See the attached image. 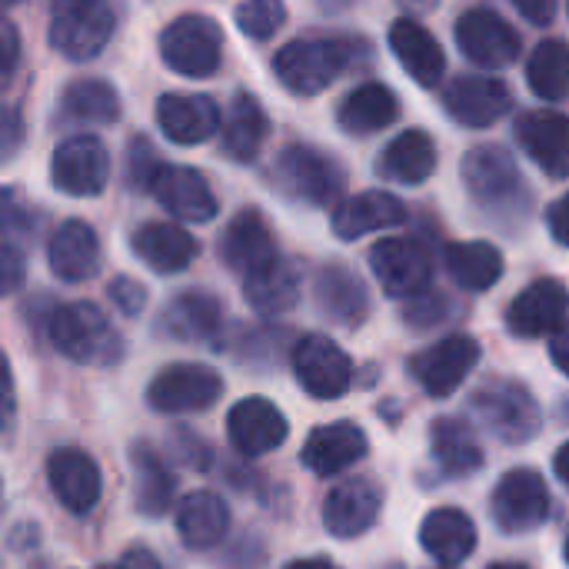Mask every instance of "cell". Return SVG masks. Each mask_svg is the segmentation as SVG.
I'll return each instance as SVG.
<instances>
[{
  "mask_svg": "<svg viewBox=\"0 0 569 569\" xmlns=\"http://www.w3.org/2000/svg\"><path fill=\"white\" fill-rule=\"evenodd\" d=\"M370 57V43L360 37H300L277 50L273 73L280 87L300 97L323 93L337 77L360 67Z\"/></svg>",
  "mask_w": 569,
  "mask_h": 569,
  "instance_id": "1",
  "label": "cell"
},
{
  "mask_svg": "<svg viewBox=\"0 0 569 569\" xmlns=\"http://www.w3.org/2000/svg\"><path fill=\"white\" fill-rule=\"evenodd\" d=\"M47 337L60 357L80 367H117L123 360V337L93 303H60L47 320Z\"/></svg>",
  "mask_w": 569,
  "mask_h": 569,
  "instance_id": "2",
  "label": "cell"
},
{
  "mask_svg": "<svg viewBox=\"0 0 569 569\" xmlns=\"http://www.w3.org/2000/svg\"><path fill=\"white\" fill-rule=\"evenodd\" d=\"M113 30L117 10L110 0H50V47L73 63L100 57L113 40Z\"/></svg>",
  "mask_w": 569,
  "mask_h": 569,
  "instance_id": "3",
  "label": "cell"
},
{
  "mask_svg": "<svg viewBox=\"0 0 569 569\" xmlns=\"http://www.w3.org/2000/svg\"><path fill=\"white\" fill-rule=\"evenodd\" d=\"M273 177L287 197L303 200L310 207H337L347 187L343 167L330 153L307 143H293L280 150Z\"/></svg>",
  "mask_w": 569,
  "mask_h": 569,
  "instance_id": "4",
  "label": "cell"
},
{
  "mask_svg": "<svg viewBox=\"0 0 569 569\" xmlns=\"http://www.w3.org/2000/svg\"><path fill=\"white\" fill-rule=\"evenodd\" d=\"M160 57L180 77H213L223 63V30L207 13H183L160 33Z\"/></svg>",
  "mask_w": 569,
  "mask_h": 569,
  "instance_id": "5",
  "label": "cell"
},
{
  "mask_svg": "<svg viewBox=\"0 0 569 569\" xmlns=\"http://www.w3.org/2000/svg\"><path fill=\"white\" fill-rule=\"evenodd\" d=\"M470 407L497 440L513 443V447L530 443L543 427V413H540V403L533 400V393L510 380L487 383L483 390L473 393Z\"/></svg>",
  "mask_w": 569,
  "mask_h": 569,
  "instance_id": "6",
  "label": "cell"
},
{
  "mask_svg": "<svg viewBox=\"0 0 569 569\" xmlns=\"http://www.w3.org/2000/svg\"><path fill=\"white\" fill-rule=\"evenodd\" d=\"M110 180V153L93 133L67 137L50 157V183L67 197H97Z\"/></svg>",
  "mask_w": 569,
  "mask_h": 569,
  "instance_id": "7",
  "label": "cell"
},
{
  "mask_svg": "<svg viewBox=\"0 0 569 569\" xmlns=\"http://www.w3.org/2000/svg\"><path fill=\"white\" fill-rule=\"evenodd\" d=\"M477 363H480V343L467 333H453V337H443L440 343L420 350L410 360V373L423 387L427 397L443 400L467 383V377L473 373Z\"/></svg>",
  "mask_w": 569,
  "mask_h": 569,
  "instance_id": "8",
  "label": "cell"
},
{
  "mask_svg": "<svg viewBox=\"0 0 569 569\" xmlns=\"http://www.w3.org/2000/svg\"><path fill=\"white\" fill-rule=\"evenodd\" d=\"M370 270L383 293L390 297H420L430 287L433 260L420 240L410 237H387L370 250Z\"/></svg>",
  "mask_w": 569,
  "mask_h": 569,
  "instance_id": "9",
  "label": "cell"
},
{
  "mask_svg": "<svg viewBox=\"0 0 569 569\" xmlns=\"http://www.w3.org/2000/svg\"><path fill=\"white\" fill-rule=\"evenodd\" d=\"M220 393H223V380L213 367L173 363L153 377L147 400L157 413H200L213 407Z\"/></svg>",
  "mask_w": 569,
  "mask_h": 569,
  "instance_id": "10",
  "label": "cell"
},
{
  "mask_svg": "<svg viewBox=\"0 0 569 569\" xmlns=\"http://www.w3.org/2000/svg\"><path fill=\"white\" fill-rule=\"evenodd\" d=\"M457 43H460L463 57L470 63L483 67V70L510 67L520 57V50H523V40L513 30V23H507L490 7H477V10L460 13V20H457Z\"/></svg>",
  "mask_w": 569,
  "mask_h": 569,
  "instance_id": "11",
  "label": "cell"
},
{
  "mask_svg": "<svg viewBox=\"0 0 569 569\" xmlns=\"http://www.w3.org/2000/svg\"><path fill=\"white\" fill-rule=\"evenodd\" d=\"M290 360H293V373L300 387L317 400H340L353 383L350 357L323 333H310L297 340Z\"/></svg>",
  "mask_w": 569,
  "mask_h": 569,
  "instance_id": "12",
  "label": "cell"
},
{
  "mask_svg": "<svg viewBox=\"0 0 569 569\" xmlns=\"http://www.w3.org/2000/svg\"><path fill=\"white\" fill-rule=\"evenodd\" d=\"M493 523L503 533H530L547 523L550 493L537 470H510L490 497Z\"/></svg>",
  "mask_w": 569,
  "mask_h": 569,
  "instance_id": "13",
  "label": "cell"
},
{
  "mask_svg": "<svg viewBox=\"0 0 569 569\" xmlns=\"http://www.w3.org/2000/svg\"><path fill=\"white\" fill-rule=\"evenodd\" d=\"M569 320V290L560 280H533L507 310V327L520 340L537 337H557L567 330Z\"/></svg>",
  "mask_w": 569,
  "mask_h": 569,
  "instance_id": "14",
  "label": "cell"
},
{
  "mask_svg": "<svg viewBox=\"0 0 569 569\" xmlns=\"http://www.w3.org/2000/svg\"><path fill=\"white\" fill-rule=\"evenodd\" d=\"M153 200H160V207L183 220V223H210L220 210L207 177L193 167H173V163H160L150 190Z\"/></svg>",
  "mask_w": 569,
  "mask_h": 569,
  "instance_id": "15",
  "label": "cell"
},
{
  "mask_svg": "<svg viewBox=\"0 0 569 569\" xmlns=\"http://www.w3.org/2000/svg\"><path fill=\"white\" fill-rule=\"evenodd\" d=\"M513 97L510 87L497 77H480V73H463L453 77L443 90V107L447 113L463 123V127H493L497 120L507 117Z\"/></svg>",
  "mask_w": 569,
  "mask_h": 569,
  "instance_id": "16",
  "label": "cell"
},
{
  "mask_svg": "<svg viewBox=\"0 0 569 569\" xmlns=\"http://www.w3.org/2000/svg\"><path fill=\"white\" fill-rule=\"evenodd\" d=\"M460 173H463L470 197L480 203H493V207L510 203L523 190L520 167H517L513 153L500 143H483V147L467 150Z\"/></svg>",
  "mask_w": 569,
  "mask_h": 569,
  "instance_id": "17",
  "label": "cell"
},
{
  "mask_svg": "<svg viewBox=\"0 0 569 569\" xmlns=\"http://www.w3.org/2000/svg\"><path fill=\"white\" fill-rule=\"evenodd\" d=\"M47 483L53 497L60 500V507L80 517L97 507L100 490H103L100 467L93 463L90 453L77 447H60L47 457Z\"/></svg>",
  "mask_w": 569,
  "mask_h": 569,
  "instance_id": "18",
  "label": "cell"
},
{
  "mask_svg": "<svg viewBox=\"0 0 569 569\" xmlns=\"http://www.w3.org/2000/svg\"><path fill=\"white\" fill-rule=\"evenodd\" d=\"M227 433H230L233 450L253 460V457H263V453H273L277 447H283L290 427H287V417L270 400L247 397L230 410Z\"/></svg>",
  "mask_w": 569,
  "mask_h": 569,
  "instance_id": "19",
  "label": "cell"
},
{
  "mask_svg": "<svg viewBox=\"0 0 569 569\" xmlns=\"http://www.w3.org/2000/svg\"><path fill=\"white\" fill-rule=\"evenodd\" d=\"M157 123L170 143L197 147L220 133V110L203 93H163L157 100Z\"/></svg>",
  "mask_w": 569,
  "mask_h": 569,
  "instance_id": "20",
  "label": "cell"
},
{
  "mask_svg": "<svg viewBox=\"0 0 569 569\" xmlns=\"http://www.w3.org/2000/svg\"><path fill=\"white\" fill-rule=\"evenodd\" d=\"M277 257H280V253H277L273 233H270L267 220L260 217V210L247 207V210H240V213L227 223V230H223V237H220V260H223L233 273L250 277V273H257L260 267H267V263L277 260Z\"/></svg>",
  "mask_w": 569,
  "mask_h": 569,
  "instance_id": "21",
  "label": "cell"
},
{
  "mask_svg": "<svg viewBox=\"0 0 569 569\" xmlns=\"http://www.w3.org/2000/svg\"><path fill=\"white\" fill-rule=\"evenodd\" d=\"M517 137L533 163L563 180L569 177V117L560 110H530L517 120Z\"/></svg>",
  "mask_w": 569,
  "mask_h": 569,
  "instance_id": "22",
  "label": "cell"
},
{
  "mask_svg": "<svg viewBox=\"0 0 569 569\" xmlns=\"http://www.w3.org/2000/svg\"><path fill=\"white\" fill-rule=\"evenodd\" d=\"M47 263L63 283H87L100 270L97 230L83 220H63L47 243Z\"/></svg>",
  "mask_w": 569,
  "mask_h": 569,
  "instance_id": "23",
  "label": "cell"
},
{
  "mask_svg": "<svg viewBox=\"0 0 569 569\" xmlns=\"http://www.w3.org/2000/svg\"><path fill=\"white\" fill-rule=\"evenodd\" d=\"M383 497L370 480H347L333 487L323 500V527L340 540L363 537L380 517Z\"/></svg>",
  "mask_w": 569,
  "mask_h": 569,
  "instance_id": "24",
  "label": "cell"
},
{
  "mask_svg": "<svg viewBox=\"0 0 569 569\" xmlns=\"http://www.w3.org/2000/svg\"><path fill=\"white\" fill-rule=\"evenodd\" d=\"M390 50L420 87H437L447 77V53L440 40L410 17H397L390 23Z\"/></svg>",
  "mask_w": 569,
  "mask_h": 569,
  "instance_id": "25",
  "label": "cell"
},
{
  "mask_svg": "<svg viewBox=\"0 0 569 569\" xmlns=\"http://www.w3.org/2000/svg\"><path fill=\"white\" fill-rule=\"evenodd\" d=\"M403 220H407V207L400 203V197L387 190H363L333 207L330 227L340 240H360L367 233L400 227Z\"/></svg>",
  "mask_w": 569,
  "mask_h": 569,
  "instance_id": "26",
  "label": "cell"
},
{
  "mask_svg": "<svg viewBox=\"0 0 569 569\" xmlns=\"http://www.w3.org/2000/svg\"><path fill=\"white\" fill-rule=\"evenodd\" d=\"M370 450L367 433L357 423H327L313 430L303 443V467L317 477H333L343 473L350 463L363 460Z\"/></svg>",
  "mask_w": 569,
  "mask_h": 569,
  "instance_id": "27",
  "label": "cell"
},
{
  "mask_svg": "<svg viewBox=\"0 0 569 569\" xmlns=\"http://www.w3.org/2000/svg\"><path fill=\"white\" fill-rule=\"evenodd\" d=\"M130 247L153 273H180L200 253L197 237H190L177 223H143L133 230Z\"/></svg>",
  "mask_w": 569,
  "mask_h": 569,
  "instance_id": "28",
  "label": "cell"
},
{
  "mask_svg": "<svg viewBox=\"0 0 569 569\" xmlns=\"http://www.w3.org/2000/svg\"><path fill=\"white\" fill-rule=\"evenodd\" d=\"M220 320L223 310L217 297H210L207 290H187L167 303L160 317V330L180 343H207L220 333Z\"/></svg>",
  "mask_w": 569,
  "mask_h": 569,
  "instance_id": "29",
  "label": "cell"
},
{
  "mask_svg": "<svg viewBox=\"0 0 569 569\" xmlns=\"http://www.w3.org/2000/svg\"><path fill=\"white\" fill-rule=\"evenodd\" d=\"M313 290H317L320 310L340 327H360L370 313V293H367L363 280L340 263H327L317 273Z\"/></svg>",
  "mask_w": 569,
  "mask_h": 569,
  "instance_id": "30",
  "label": "cell"
},
{
  "mask_svg": "<svg viewBox=\"0 0 569 569\" xmlns=\"http://www.w3.org/2000/svg\"><path fill=\"white\" fill-rule=\"evenodd\" d=\"M420 547L443 567H457L463 563L473 550H477V527L463 510L453 507H440L433 513H427L423 527H420Z\"/></svg>",
  "mask_w": 569,
  "mask_h": 569,
  "instance_id": "31",
  "label": "cell"
},
{
  "mask_svg": "<svg viewBox=\"0 0 569 569\" xmlns=\"http://www.w3.org/2000/svg\"><path fill=\"white\" fill-rule=\"evenodd\" d=\"M397 117H400L397 93L387 83H377V80L353 87L340 100V110H337L340 127L347 133H353V137H367V133L387 130L390 123H397Z\"/></svg>",
  "mask_w": 569,
  "mask_h": 569,
  "instance_id": "32",
  "label": "cell"
},
{
  "mask_svg": "<svg viewBox=\"0 0 569 569\" xmlns=\"http://www.w3.org/2000/svg\"><path fill=\"white\" fill-rule=\"evenodd\" d=\"M270 133V120L253 93H237L223 127H220V147L237 163H253L263 150V140Z\"/></svg>",
  "mask_w": 569,
  "mask_h": 569,
  "instance_id": "33",
  "label": "cell"
},
{
  "mask_svg": "<svg viewBox=\"0 0 569 569\" xmlns=\"http://www.w3.org/2000/svg\"><path fill=\"white\" fill-rule=\"evenodd\" d=\"M130 467H133V503L143 517H163L173 503L177 480L163 457L150 443L130 447Z\"/></svg>",
  "mask_w": 569,
  "mask_h": 569,
  "instance_id": "34",
  "label": "cell"
},
{
  "mask_svg": "<svg viewBox=\"0 0 569 569\" xmlns=\"http://www.w3.org/2000/svg\"><path fill=\"white\" fill-rule=\"evenodd\" d=\"M243 293H247V303L263 317L287 313L300 300V267L277 257L257 273L243 277Z\"/></svg>",
  "mask_w": 569,
  "mask_h": 569,
  "instance_id": "35",
  "label": "cell"
},
{
  "mask_svg": "<svg viewBox=\"0 0 569 569\" xmlns=\"http://www.w3.org/2000/svg\"><path fill=\"white\" fill-rule=\"evenodd\" d=\"M227 530H230V510L217 493L207 490L190 493L177 510V533L197 553L213 550L227 537Z\"/></svg>",
  "mask_w": 569,
  "mask_h": 569,
  "instance_id": "36",
  "label": "cell"
},
{
  "mask_svg": "<svg viewBox=\"0 0 569 569\" xmlns=\"http://www.w3.org/2000/svg\"><path fill=\"white\" fill-rule=\"evenodd\" d=\"M380 170H383V177H390L397 183H407V187H417V183L430 180L433 170H437V143H433V137L427 130H420V127L403 130L383 150Z\"/></svg>",
  "mask_w": 569,
  "mask_h": 569,
  "instance_id": "37",
  "label": "cell"
},
{
  "mask_svg": "<svg viewBox=\"0 0 569 569\" xmlns=\"http://www.w3.org/2000/svg\"><path fill=\"white\" fill-rule=\"evenodd\" d=\"M447 270L457 287L470 293H483L500 283L503 277V253L483 240H463L447 247Z\"/></svg>",
  "mask_w": 569,
  "mask_h": 569,
  "instance_id": "38",
  "label": "cell"
},
{
  "mask_svg": "<svg viewBox=\"0 0 569 569\" xmlns=\"http://www.w3.org/2000/svg\"><path fill=\"white\" fill-rule=\"evenodd\" d=\"M433 460L447 477H473L483 467V447L477 443L473 430L460 420H437L430 430Z\"/></svg>",
  "mask_w": 569,
  "mask_h": 569,
  "instance_id": "39",
  "label": "cell"
},
{
  "mask_svg": "<svg viewBox=\"0 0 569 569\" xmlns=\"http://www.w3.org/2000/svg\"><path fill=\"white\" fill-rule=\"evenodd\" d=\"M63 113L80 123H113L120 120V93L113 83L97 80V77H80L67 83L63 97Z\"/></svg>",
  "mask_w": 569,
  "mask_h": 569,
  "instance_id": "40",
  "label": "cell"
},
{
  "mask_svg": "<svg viewBox=\"0 0 569 569\" xmlns=\"http://www.w3.org/2000/svg\"><path fill=\"white\" fill-rule=\"evenodd\" d=\"M527 83L540 100L560 103L569 97V43L543 40L533 47L527 63Z\"/></svg>",
  "mask_w": 569,
  "mask_h": 569,
  "instance_id": "41",
  "label": "cell"
},
{
  "mask_svg": "<svg viewBox=\"0 0 569 569\" xmlns=\"http://www.w3.org/2000/svg\"><path fill=\"white\" fill-rule=\"evenodd\" d=\"M233 20L243 37L270 40L287 20V3L283 0H240L233 10Z\"/></svg>",
  "mask_w": 569,
  "mask_h": 569,
  "instance_id": "42",
  "label": "cell"
},
{
  "mask_svg": "<svg viewBox=\"0 0 569 569\" xmlns=\"http://www.w3.org/2000/svg\"><path fill=\"white\" fill-rule=\"evenodd\" d=\"M160 163H163V160L153 153L150 140H143V137H133V140H130V147H127V180H130V187L150 190V183H153Z\"/></svg>",
  "mask_w": 569,
  "mask_h": 569,
  "instance_id": "43",
  "label": "cell"
},
{
  "mask_svg": "<svg viewBox=\"0 0 569 569\" xmlns=\"http://www.w3.org/2000/svg\"><path fill=\"white\" fill-rule=\"evenodd\" d=\"M107 293H110V300L117 303V310H120L123 317H137V313H143V307H147V287L137 283L133 277H117V280H110Z\"/></svg>",
  "mask_w": 569,
  "mask_h": 569,
  "instance_id": "44",
  "label": "cell"
},
{
  "mask_svg": "<svg viewBox=\"0 0 569 569\" xmlns=\"http://www.w3.org/2000/svg\"><path fill=\"white\" fill-rule=\"evenodd\" d=\"M443 317H447V297H440V293H430V297L420 293L407 303V320L413 327H433Z\"/></svg>",
  "mask_w": 569,
  "mask_h": 569,
  "instance_id": "45",
  "label": "cell"
},
{
  "mask_svg": "<svg viewBox=\"0 0 569 569\" xmlns=\"http://www.w3.org/2000/svg\"><path fill=\"white\" fill-rule=\"evenodd\" d=\"M547 227H550V237L557 243L569 247V193H563L557 203H550L547 210Z\"/></svg>",
  "mask_w": 569,
  "mask_h": 569,
  "instance_id": "46",
  "label": "cell"
},
{
  "mask_svg": "<svg viewBox=\"0 0 569 569\" xmlns=\"http://www.w3.org/2000/svg\"><path fill=\"white\" fill-rule=\"evenodd\" d=\"M513 7L530 20V23H537V27H547V23H553V17H557V7H560V0H513Z\"/></svg>",
  "mask_w": 569,
  "mask_h": 569,
  "instance_id": "47",
  "label": "cell"
},
{
  "mask_svg": "<svg viewBox=\"0 0 569 569\" xmlns=\"http://www.w3.org/2000/svg\"><path fill=\"white\" fill-rule=\"evenodd\" d=\"M20 277H23V257H20L17 243L7 240V243H3V290L13 293L17 283H20Z\"/></svg>",
  "mask_w": 569,
  "mask_h": 569,
  "instance_id": "48",
  "label": "cell"
},
{
  "mask_svg": "<svg viewBox=\"0 0 569 569\" xmlns=\"http://www.w3.org/2000/svg\"><path fill=\"white\" fill-rule=\"evenodd\" d=\"M97 569H160V560H157L150 550L133 547V550H127L113 567H97Z\"/></svg>",
  "mask_w": 569,
  "mask_h": 569,
  "instance_id": "49",
  "label": "cell"
},
{
  "mask_svg": "<svg viewBox=\"0 0 569 569\" xmlns=\"http://www.w3.org/2000/svg\"><path fill=\"white\" fill-rule=\"evenodd\" d=\"M17 57H20V37H17V27L7 20L3 23V77L10 80L13 70H17Z\"/></svg>",
  "mask_w": 569,
  "mask_h": 569,
  "instance_id": "50",
  "label": "cell"
},
{
  "mask_svg": "<svg viewBox=\"0 0 569 569\" xmlns=\"http://www.w3.org/2000/svg\"><path fill=\"white\" fill-rule=\"evenodd\" d=\"M550 357H553V367L569 377V330H560L557 337H550Z\"/></svg>",
  "mask_w": 569,
  "mask_h": 569,
  "instance_id": "51",
  "label": "cell"
},
{
  "mask_svg": "<svg viewBox=\"0 0 569 569\" xmlns=\"http://www.w3.org/2000/svg\"><path fill=\"white\" fill-rule=\"evenodd\" d=\"M17 140H20V113L10 107L7 110V123H3V157H13Z\"/></svg>",
  "mask_w": 569,
  "mask_h": 569,
  "instance_id": "52",
  "label": "cell"
},
{
  "mask_svg": "<svg viewBox=\"0 0 569 569\" xmlns=\"http://www.w3.org/2000/svg\"><path fill=\"white\" fill-rule=\"evenodd\" d=\"M553 470H557L560 483H567L569 487V443H563V447L553 453Z\"/></svg>",
  "mask_w": 569,
  "mask_h": 569,
  "instance_id": "53",
  "label": "cell"
},
{
  "mask_svg": "<svg viewBox=\"0 0 569 569\" xmlns=\"http://www.w3.org/2000/svg\"><path fill=\"white\" fill-rule=\"evenodd\" d=\"M317 3H320L323 13H347V10L360 7L363 0H317Z\"/></svg>",
  "mask_w": 569,
  "mask_h": 569,
  "instance_id": "54",
  "label": "cell"
},
{
  "mask_svg": "<svg viewBox=\"0 0 569 569\" xmlns=\"http://www.w3.org/2000/svg\"><path fill=\"white\" fill-rule=\"evenodd\" d=\"M287 569H340L337 563H330V560H297V563H290Z\"/></svg>",
  "mask_w": 569,
  "mask_h": 569,
  "instance_id": "55",
  "label": "cell"
},
{
  "mask_svg": "<svg viewBox=\"0 0 569 569\" xmlns=\"http://www.w3.org/2000/svg\"><path fill=\"white\" fill-rule=\"evenodd\" d=\"M403 3H410V7H417V10H433L440 0H403Z\"/></svg>",
  "mask_w": 569,
  "mask_h": 569,
  "instance_id": "56",
  "label": "cell"
},
{
  "mask_svg": "<svg viewBox=\"0 0 569 569\" xmlns=\"http://www.w3.org/2000/svg\"><path fill=\"white\" fill-rule=\"evenodd\" d=\"M490 569H527V567H520V563H493Z\"/></svg>",
  "mask_w": 569,
  "mask_h": 569,
  "instance_id": "57",
  "label": "cell"
},
{
  "mask_svg": "<svg viewBox=\"0 0 569 569\" xmlns=\"http://www.w3.org/2000/svg\"><path fill=\"white\" fill-rule=\"evenodd\" d=\"M567 563H569V537H567Z\"/></svg>",
  "mask_w": 569,
  "mask_h": 569,
  "instance_id": "58",
  "label": "cell"
}]
</instances>
